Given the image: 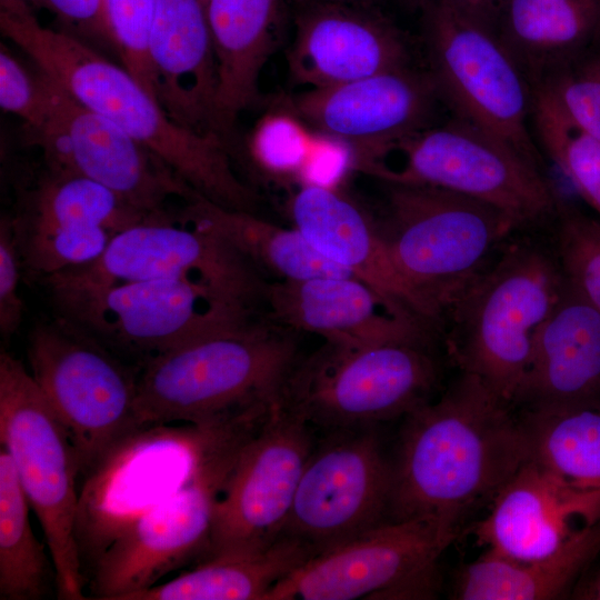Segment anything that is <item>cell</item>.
Instances as JSON below:
<instances>
[{
    "instance_id": "40",
    "label": "cell",
    "mask_w": 600,
    "mask_h": 600,
    "mask_svg": "<svg viewBox=\"0 0 600 600\" xmlns=\"http://www.w3.org/2000/svg\"><path fill=\"white\" fill-rule=\"evenodd\" d=\"M353 172H359L357 147L342 138L314 130L313 143L298 178V186L340 189Z\"/></svg>"
},
{
    "instance_id": "4",
    "label": "cell",
    "mask_w": 600,
    "mask_h": 600,
    "mask_svg": "<svg viewBox=\"0 0 600 600\" xmlns=\"http://www.w3.org/2000/svg\"><path fill=\"white\" fill-rule=\"evenodd\" d=\"M564 284L553 246L513 234L442 316L454 364L514 403L536 336Z\"/></svg>"
},
{
    "instance_id": "5",
    "label": "cell",
    "mask_w": 600,
    "mask_h": 600,
    "mask_svg": "<svg viewBox=\"0 0 600 600\" xmlns=\"http://www.w3.org/2000/svg\"><path fill=\"white\" fill-rule=\"evenodd\" d=\"M387 184L379 229L397 269L442 324L444 311L518 228L499 209L462 193Z\"/></svg>"
},
{
    "instance_id": "36",
    "label": "cell",
    "mask_w": 600,
    "mask_h": 600,
    "mask_svg": "<svg viewBox=\"0 0 600 600\" xmlns=\"http://www.w3.org/2000/svg\"><path fill=\"white\" fill-rule=\"evenodd\" d=\"M257 122L248 141L253 167L278 183H298L314 130L281 99Z\"/></svg>"
},
{
    "instance_id": "29",
    "label": "cell",
    "mask_w": 600,
    "mask_h": 600,
    "mask_svg": "<svg viewBox=\"0 0 600 600\" xmlns=\"http://www.w3.org/2000/svg\"><path fill=\"white\" fill-rule=\"evenodd\" d=\"M313 556L298 539L282 536L263 550L201 559L191 570L126 600H264L279 581Z\"/></svg>"
},
{
    "instance_id": "38",
    "label": "cell",
    "mask_w": 600,
    "mask_h": 600,
    "mask_svg": "<svg viewBox=\"0 0 600 600\" xmlns=\"http://www.w3.org/2000/svg\"><path fill=\"white\" fill-rule=\"evenodd\" d=\"M102 9L108 40L124 68L159 102L150 52L154 0H102Z\"/></svg>"
},
{
    "instance_id": "28",
    "label": "cell",
    "mask_w": 600,
    "mask_h": 600,
    "mask_svg": "<svg viewBox=\"0 0 600 600\" xmlns=\"http://www.w3.org/2000/svg\"><path fill=\"white\" fill-rule=\"evenodd\" d=\"M599 554L600 521L541 559L522 562L487 550L458 572L453 599H560Z\"/></svg>"
},
{
    "instance_id": "39",
    "label": "cell",
    "mask_w": 600,
    "mask_h": 600,
    "mask_svg": "<svg viewBox=\"0 0 600 600\" xmlns=\"http://www.w3.org/2000/svg\"><path fill=\"white\" fill-rule=\"evenodd\" d=\"M532 89L548 93L577 124L600 140V43L550 73Z\"/></svg>"
},
{
    "instance_id": "17",
    "label": "cell",
    "mask_w": 600,
    "mask_h": 600,
    "mask_svg": "<svg viewBox=\"0 0 600 600\" xmlns=\"http://www.w3.org/2000/svg\"><path fill=\"white\" fill-rule=\"evenodd\" d=\"M390 490L377 433L332 431L307 459L282 536L322 552L388 521Z\"/></svg>"
},
{
    "instance_id": "9",
    "label": "cell",
    "mask_w": 600,
    "mask_h": 600,
    "mask_svg": "<svg viewBox=\"0 0 600 600\" xmlns=\"http://www.w3.org/2000/svg\"><path fill=\"white\" fill-rule=\"evenodd\" d=\"M31 374L89 476L123 440L146 428L137 410L139 368L57 316L29 333Z\"/></svg>"
},
{
    "instance_id": "20",
    "label": "cell",
    "mask_w": 600,
    "mask_h": 600,
    "mask_svg": "<svg viewBox=\"0 0 600 600\" xmlns=\"http://www.w3.org/2000/svg\"><path fill=\"white\" fill-rule=\"evenodd\" d=\"M358 4L302 6L288 53L296 82L326 88L410 66L404 34L383 16Z\"/></svg>"
},
{
    "instance_id": "11",
    "label": "cell",
    "mask_w": 600,
    "mask_h": 600,
    "mask_svg": "<svg viewBox=\"0 0 600 600\" xmlns=\"http://www.w3.org/2000/svg\"><path fill=\"white\" fill-rule=\"evenodd\" d=\"M240 441L226 433H201L191 478L121 529L94 560L92 594L126 600L172 570L204 554L218 496Z\"/></svg>"
},
{
    "instance_id": "42",
    "label": "cell",
    "mask_w": 600,
    "mask_h": 600,
    "mask_svg": "<svg viewBox=\"0 0 600 600\" xmlns=\"http://www.w3.org/2000/svg\"><path fill=\"white\" fill-rule=\"evenodd\" d=\"M0 106L24 120L30 130L42 118V96L38 78H32L19 61L3 48L0 51Z\"/></svg>"
},
{
    "instance_id": "21",
    "label": "cell",
    "mask_w": 600,
    "mask_h": 600,
    "mask_svg": "<svg viewBox=\"0 0 600 600\" xmlns=\"http://www.w3.org/2000/svg\"><path fill=\"white\" fill-rule=\"evenodd\" d=\"M600 521V491L577 489L528 459L473 529L488 550L517 561L544 558Z\"/></svg>"
},
{
    "instance_id": "19",
    "label": "cell",
    "mask_w": 600,
    "mask_h": 600,
    "mask_svg": "<svg viewBox=\"0 0 600 600\" xmlns=\"http://www.w3.org/2000/svg\"><path fill=\"white\" fill-rule=\"evenodd\" d=\"M288 212L319 254L368 284L398 316L441 329V319L397 269L378 220L341 189L299 186Z\"/></svg>"
},
{
    "instance_id": "13",
    "label": "cell",
    "mask_w": 600,
    "mask_h": 600,
    "mask_svg": "<svg viewBox=\"0 0 600 600\" xmlns=\"http://www.w3.org/2000/svg\"><path fill=\"white\" fill-rule=\"evenodd\" d=\"M456 534L433 519L386 521L314 554L264 600L434 598L438 559Z\"/></svg>"
},
{
    "instance_id": "31",
    "label": "cell",
    "mask_w": 600,
    "mask_h": 600,
    "mask_svg": "<svg viewBox=\"0 0 600 600\" xmlns=\"http://www.w3.org/2000/svg\"><path fill=\"white\" fill-rule=\"evenodd\" d=\"M520 422L529 459L577 489L600 491L598 401L530 407Z\"/></svg>"
},
{
    "instance_id": "23",
    "label": "cell",
    "mask_w": 600,
    "mask_h": 600,
    "mask_svg": "<svg viewBox=\"0 0 600 600\" xmlns=\"http://www.w3.org/2000/svg\"><path fill=\"white\" fill-rule=\"evenodd\" d=\"M147 428L128 437L101 461L89 474L94 477V489L80 497L79 509L92 506L90 511L101 510L103 519L111 514L101 551L121 529L184 484L196 470L201 449L197 427Z\"/></svg>"
},
{
    "instance_id": "24",
    "label": "cell",
    "mask_w": 600,
    "mask_h": 600,
    "mask_svg": "<svg viewBox=\"0 0 600 600\" xmlns=\"http://www.w3.org/2000/svg\"><path fill=\"white\" fill-rule=\"evenodd\" d=\"M150 52L166 112L187 128L219 134L217 67L200 0H154Z\"/></svg>"
},
{
    "instance_id": "18",
    "label": "cell",
    "mask_w": 600,
    "mask_h": 600,
    "mask_svg": "<svg viewBox=\"0 0 600 600\" xmlns=\"http://www.w3.org/2000/svg\"><path fill=\"white\" fill-rule=\"evenodd\" d=\"M439 100L429 72L411 66L283 98L313 130L353 143L362 173L379 149L430 126Z\"/></svg>"
},
{
    "instance_id": "6",
    "label": "cell",
    "mask_w": 600,
    "mask_h": 600,
    "mask_svg": "<svg viewBox=\"0 0 600 600\" xmlns=\"http://www.w3.org/2000/svg\"><path fill=\"white\" fill-rule=\"evenodd\" d=\"M58 314L118 357L146 361L190 341L243 326L264 313L184 279L104 286L42 283Z\"/></svg>"
},
{
    "instance_id": "32",
    "label": "cell",
    "mask_w": 600,
    "mask_h": 600,
    "mask_svg": "<svg viewBox=\"0 0 600 600\" xmlns=\"http://www.w3.org/2000/svg\"><path fill=\"white\" fill-rule=\"evenodd\" d=\"M13 218L30 223L101 227L114 233L162 219L144 214L94 180L51 169L28 192Z\"/></svg>"
},
{
    "instance_id": "35",
    "label": "cell",
    "mask_w": 600,
    "mask_h": 600,
    "mask_svg": "<svg viewBox=\"0 0 600 600\" xmlns=\"http://www.w3.org/2000/svg\"><path fill=\"white\" fill-rule=\"evenodd\" d=\"M23 272L36 281L99 259L117 234L101 227L30 223L11 217Z\"/></svg>"
},
{
    "instance_id": "47",
    "label": "cell",
    "mask_w": 600,
    "mask_h": 600,
    "mask_svg": "<svg viewBox=\"0 0 600 600\" xmlns=\"http://www.w3.org/2000/svg\"><path fill=\"white\" fill-rule=\"evenodd\" d=\"M410 9H424L430 0H400Z\"/></svg>"
},
{
    "instance_id": "43",
    "label": "cell",
    "mask_w": 600,
    "mask_h": 600,
    "mask_svg": "<svg viewBox=\"0 0 600 600\" xmlns=\"http://www.w3.org/2000/svg\"><path fill=\"white\" fill-rule=\"evenodd\" d=\"M43 3L66 24L108 40L102 0H36Z\"/></svg>"
},
{
    "instance_id": "27",
    "label": "cell",
    "mask_w": 600,
    "mask_h": 600,
    "mask_svg": "<svg viewBox=\"0 0 600 600\" xmlns=\"http://www.w3.org/2000/svg\"><path fill=\"white\" fill-rule=\"evenodd\" d=\"M496 33L532 88L600 43V0H506Z\"/></svg>"
},
{
    "instance_id": "45",
    "label": "cell",
    "mask_w": 600,
    "mask_h": 600,
    "mask_svg": "<svg viewBox=\"0 0 600 600\" xmlns=\"http://www.w3.org/2000/svg\"><path fill=\"white\" fill-rule=\"evenodd\" d=\"M574 594L580 599L600 600V566L596 573Z\"/></svg>"
},
{
    "instance_id": "7",
    "label": "cell",
    "mask_w": 600,
    "mask_h": 600,
    "mask_svg": "<svg viewBox=\"0 0 600 600\" xmlns=\"http://www.w3.org/2000/svg\"><path fill=\"white\" fill-rule=\"evenodd\" d=\"M370 176L469 196L502 211L518 230L553 220L559 198L542 167L459 117L386 144Z\"/></svg>"
},
{
    "instance_id": "3",
    "label": "cell",
    "mask_w": 600,
    "mask_h": 600,
    "mask_svg": "<svg viewBox=\"0 0 600 600\" xmlns=\"http://www.w3.org/2000/svg\"><path fill=\"white\" fill-rule=\"evenodd\" d=\"M299 334L267 313L162 352L139 368L143 427H211L271 410L300 361Z\"/></svg>"
},
{
    "instance_id": "33",
    "label": "cell",
    "mask_w": 600,
    "mask_h": 600,
    "mask_svg": "<svg viewBox=\"0 0 600 600\" xmlns=\"http://www.w3.org/2000/svg\"><path fill=\"white\" fill-rule=\"evenodd\" d=\"M9 453L0 449V599L34 600L47 591L48 559Z\"/></svg>"
},
{
    "instance_id": "25",
    "label": "cell",
    "mask_w": 600,
    "mask_h": 600,
    "mask_svg": "<svg viewBox=\"0 0 600 600\" xmlns=\"http://www.w3.org/2000/svg\"><path fill=\"white\" fill-rule=\"evenodd\" d=\"M600 312L567 280L539 329L516 402L530 407L598 401Z\"/></svg>"
},
{
    "instance_id": "22",
    "label": "cell",
    "mask_w": 600,
    "mask_h": 600,
    "mask_svg": "<svg viewBox=\"0 0 600 600\" xmlns=\"http://www.w3.org/2000/svg\"><path fill=\"white\" fill-rule=\"evenodd\" d=\"M266 312L298 333H314L327 342L350 347L427 346L436 332L398 316L381 296L353 277L269 281Z\"/></svg>"
},
{
    "instance_id": "14",
    "label": "cell",
    "mask_w": 600,
    "mask_h": 600,
    "mask_svg": "<svg viewBox=\"0 0 600 600\" xmlns=\"http://www.w3.org/2000/svg\"><path fill=\"white\" fill-rule=\"evenodd\" d=\"M42 119L31 130L48 169L94 180L153 218H167L171 198L198 194L163 162L106 117L76 100L40 71Z\"/></svg>"
},
{
    "instance_id": "1",
    "label": "cell",
    "mask_w": 600,
    "mask_h": 600,
    "mask_svg": "<svg viewBox=\"0 0 600 600\" xmlns=\"http://www.w3.org/2000/svg\"><path fill=\"white\" fill-rule=\"evenodd\" d=\"M478 377L461 372L436 401L404 416L391 463L388 521L433 519L457 529L529 459L520 421Z\"/></svg>"
},
{
    "instance_id": "37",
    "label": "cell",
    "mask_w": 600,
    "mask_h": 600,
    "mask_svg": "<svg viewBox=\"0 0 600 600\" xmlns=\"http://www.w3.org/2000/svg\"><path fill=\"white\" fill-rule=\"evenodd\" d=\"M553 249L566 280L600 312V219L559 196Z\"/></svg>"
},
{
    "instance_id": "34",
    "label": "cell",
    "mask_w": 600,
    "mask_h": 600,
    "mask_svg": "<svg viewBox=\"0 0 600 600\" xmlns=\"http://www.w3.org/2000/svg\"><path fill=\"white\" fill-rule=\"evenodd\" d=\"M531 118L544 150L600 216V140L577 124L542 90H532Z\"/></svg>"
},
{
    "instance_id": "26",
    "label": "cell",
    "mask_w": 600,
    "mask_h": 600,
    "mask_svg": "<svg viewBox=\"0 0 600 600\" xmlns=\"http://www.w3.org/2000/svg\"><path fill=\"white\" fill-rule=\"evenodd\" d=\"M217 67L216 124L221 137L256 102L274 46L281 0H200Z\"/></svg>"
},
{
    "instance_id": "10",
    "label": "cell",
    "mask_w": 600,
    "mask_h": 600,
    "mask_svg": "<svg viewBox=\"0 0 600 600\" xmlns=\"http://www.w3.org/2000/svg\"><path fill=\"white\" fill-rule=\"evenodd\" d=\"M427 346L350 347L324 341L292 371L284 401L309 424L370 428L429 401L438 381Z\"/></svg>"
},
{
    "instance_id": "41",
    "label": "cell",
    "mask_w": 600,
    "mask_h": 600,
    "mask_svg": "<svg viewBox=\"0 0 600 600\" xmlns=\"http://www.w3.org/2000/svg\"><path fill=\"white\" fill-rule=\"evenodd\" d=\"M23 272L11 217L0 220V332L10 338L20 328L24 314V303L19 293Z\"/></svg>"
},
{
    "instance_id": "15",
    "label": "cell",
    "mask_w": 600,
    "mask_h": 600,
    "mask_svg": "<svg viewBox=\"0 0 600 600\" xmlns=\"http://www.w3.org/2000/svg\"><path fill=\"white\" fill-rule=\"evenodd\" d=\"M312 448L309 423L283 400L242 442L201 559L263 550L279 540Z\"/></svg>"
},
{
    "instance_id": "2",
    "label": "cell",
    "mask_w": 600,
    "mask_h": 600,
    "mask_svg": "<svg viewBox=\"0 0 600 600\" xmlns=\"http://www.w3.org/2000/svg\"><path fill=\"white\" fill-rule=\"evenodd\" d=\"M0 29L40 71L120 127L196 193L227 209L256 211L259 197L237 176L221 136L174 121L126 68L73 34L41 26L26 0H0Z\"/></svg>"
},
{
    "instance_id": "8",
    "label": "cell",
    "mask_w": 600,
    "mask_h": 600,
    "mask_svg": "<svg viewBox=\"0 0 600 600\" xmlns=\"http://www.w3.org/2000/svg\"><path fill=\"white\" fill-rule=\"evenodd\" d=\"M0 442L41 524L58 598L86 599L77 534V451L31 372L7 351L0 354Z\"/></svg>"
},
{
    "instance_id": "30",
    "label": "cell",
    "mask_w": 600,
    "mask_h": 600,
    "mask_svg": "<svg viewBox=\"0 0 600 600\" xmlns=\"http://www.w3.org/2000/svg\"><path fill=\"white\" fill-rule=\"evenodd\" d=\"M176 219L226 239L264 276L277 280L353 277L319 254L294 227L282 228L254 212L227 209L196 194L184 202Z\"/></svg>"
},
{
    "instance_id": "44",
    "label": "cell",
    "mask_w": 600,
    "mask_h": 600,
    "mask_svg": "<svg viewBox=\"0 0 600 600\" xmlns=\"http://www.w3.org/2000/svg\"><path fill=\"white\" fill-rule=\"evenodd\" d=\"M462 17L496 32L506 0H440Z\"/></svg>"
},
{
    "instance_id": "12",
    "label": "cell",
    "mask_w": 600,
    "mask_h": 600,
    "mask_svg": "<svg viewBox=\"0 0 600 600\" xmlns=\"http://www.w3.org/2000/svg\"><path fill=\"white\" fill-rule=\"evenodd\" d=\"M424 12L428 72L440 100L456 117L504 141L542 167L529 132L532 90L498 38L446 6L430 0Z\"/></svg>"
},
{
    "instance_id": "16",
    "label": "cell",
    "mask_w": 600,
    "mask_h": 600,
    "mask_svg": "<svg viewBox=\"0 0 600 600\" xmlns=\"http://www.w3.org/2000/svg\"><path fill=\"white\" fill-rule=\"evenodd\" d=\"M151 279L197 281L266 311V276L226 239L174 217L124 229L96 261L40 282L104 286Z\"/></svg>"
},
{
    "instance_id": "46",
    "label": "cell",
    "mask_w": 600,
    "mask_h": 600,
    "mask_svg": "<svg viewBox=\"0 0 600 600\" xmlns=\"http://www.w3.org/2000/svg\"><path fill=\"white\" fill-rule=\"evenodd\" d=\"M301 6L310 3L321 2H334V3H360L363 0H297Z\"/></svg>"
}]
</instances>
